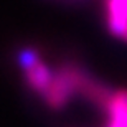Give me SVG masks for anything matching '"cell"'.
<instances>
[{
	"instance_id": "7a4b0ae2",
	"label": "cell",
	"mask_w": 127,
	"mask_h": 127,
	"mask_svg": "<svg viewBox=\"0 0 127 127\" xmlns=\"http://www.w3.org/2000/svg\"><path fill=\"white\" fill-rule=\"evenodd\" d=\"M104 17L111 35L127 41V0H104Z\"/></svg>"
},
{
	"instance_id": "6da1fadb",
	"label": "cell",
	"mask_w": 127,
	"mask_h": 127,
	"mask_svg": "<svg viewBox=\"0 0 127 127\" xmlns=\"http://www.w3.org/2000/svg\"><path fill=\"white\" fill-rule=\"evenodd\" d=\"M76 69H78V64L66 63V64H61L55 71L51 84L46 89V93L41 96V99L51 109L60 111V109L66 107L69 104L71 97L78 93V88H76Z\"/></svg>"
},
{
	"instance_id": "3957f363",
	"label": "cell",
	"mask_w": 127,
	"mask_h": 127,
	"mask_svg": "<svg viewBox=\"0 0 127 127\" xmlns=\"http://www.w3.org/2000/svg\"><path fill=\"white\" fill-rule=\"evenodd\" d=\"M107 124L109 127H127V91H114L107 107Z\"/></svg>"
}]
</instances>
